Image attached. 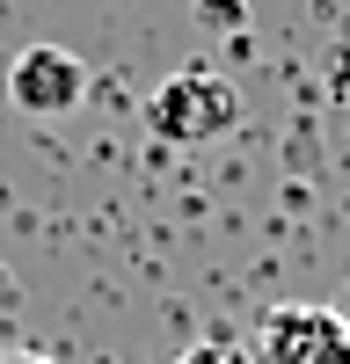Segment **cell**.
<instances>
[{"label":"cell","instance_id":"6da1fadb","mask_svg":"<svg viewBox=\"0 0 350 364\" xmlns=\"http://www.w3.org/2000/svg\"><path fill=\"white\" fill-rule=\"evenodd\" d=\"M233 117H241V95L212 66H183L146 95V124L168 146H212L219 132H233Z\"/></svg>","mask_w":350,"mask_h":364},{"label":"cell","instance_id":"7a4b0ae2","mask_svg":"<svg viewBox=\"0 0 350 364\" xmlns=\"http://www.w3.org/2000/svg\"><path fill=\"white\" fill-rule=\"evenodd\" d=\"M88 95V58L66 44H22L8 66V102L22 117H66Z\"/></svg>","mask_w":350,"mask_h":364},{"label":"cell","instance_id":"3957f363","mask_svg":"<svg viewBox=\"0 0 350 364\" xmlns=\"http://www.w3.org/2000/svg\"><path fill=\"white\" fill-rule=\"evenodd\" d=\"M255 364H350V321L329 306H277L262 314Z\"/></svg>","mask_w":350,"mask_h":364},{"label":"cell","instance_id":"277c9868","mask_svg":"<svg viewBox=\"0 0 350 364\" xmlns=\"http://www.w3.org/2000/svg\"><path fill=\"white\" fill-rule=\"evenodd\" d=\"M175 364H255V343H233V336H197Z\"/></svg>","mask_w":350,"mask_h":364},{"label":"cell","instance_id":"5b68a950","mask_svg":"<svg viewBox=\"0 0 350 364\" xmlns=\"http://www.w3.org/2000/svg\"><path fill=\"white\" fill-rule=\"evenodd\" d=\"M197 22H212V29H241V0H197Z\"/></svg>","mask_w":350,"mask_h":364},{"label":"cell","instance_id":"8992f818","mask_svg":"<svg viewBox=\"0 0 350 364\" xmlns=\"http://www.w3.org/2000/svg\"><path fill=\"white\" fill-rule=\"evenodd\" d=\"M0 364H51V357H37V350H15V357H0Z\"/></svg>","mask_w":350,"mask_h":364}]
</instances>
